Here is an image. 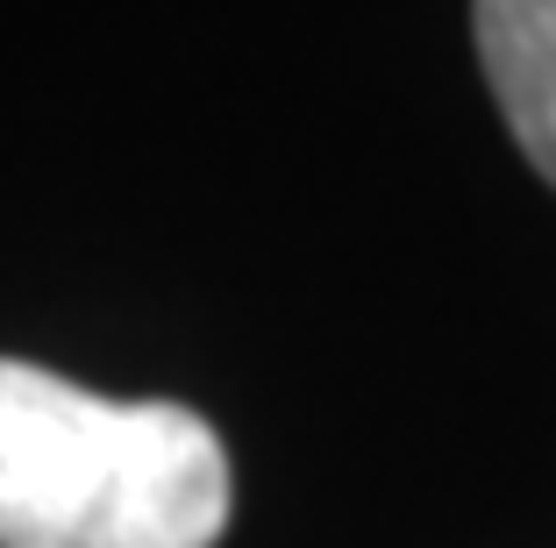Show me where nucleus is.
Segmentation results:
<instances>
[{
    "label": "nucleus",
    "mask_w": 556,
    "mask_h": 548,
    "mask_svg": "<svg viewBox=\"0 0 556 548\" xmlns=\"http://www.w3.org/2000/svg\"><path fill=\"white\" fill-rule=\"evenodd\" d=\"M229 449L193 406L100 399L0 356V548H214Z\"/></svg>",
    "instance_id": "1"
},
{
    "label": "nucleus",
    "mask_w": 556,
    "mask_h": 548,
    "mask_svg": "<svg viewBox=\"0 0 556 548\" xmlns=\"http://www.w3.org/2000/svg\"><path fill=\"white\" fill-rule=\"evenodd\" d=\"M471 29L514 143L556 186V0H471Z\"/></svg>",
    "instance_id": "2"
}]
</instances>
